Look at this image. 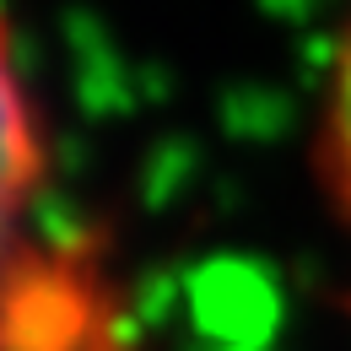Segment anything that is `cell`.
I'll return each mask as SVG.
<instances>
[{"mask_svg": "<svg viewBox=\"0 0 351 351\" xmlns=\"http://www.w3.org/2000/svg\"><path fill=\"white\" fill-rule=\"evenodd\" d=\"M49 157H44V125H38V103L27 87V71L16 60V38L0 16V276L22 243L27 211L44 189Z\"/></svg>", "mask_w": 351, "mask_h": 351, "instance_id": "cell-1", "label": "cell"}, {"mask_svg": "<svg viewBox=\"0 0 351 351\" xmlns=\"http://www.w3.org/2000/svg\"><path fill=\"white\" fill-rule=\"evenodd\" d=\"M324 168L335 184V200L351 221V22L341 54H335V76H330V103H324Z\"/></svg>", "mask_w": 351, "mask_h": 351, "instance_id": "cell-2", "label": "cell"}]
</instances>
